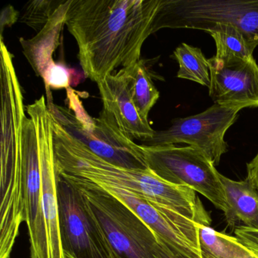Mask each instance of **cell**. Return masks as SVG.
I'll list each match as a JSON object with an SVG mask.
<instances>
[{
	"label": "cell",
	"instance_id": "ac0fdd59",
	"mask_svg": "<svg viewBox=\"0 0 258 258\" xmlns=\"http://www.w3.org/2000/svg\"><path fill=\"white\" fill-rule=\"evenodd\" d=\"M62 3L55 0H33L25 6L19 21L39 33Z\"/></svg>",
	"mask_w": 258,
	"mask_h": 258
},
{
	"label": "cell",
	"instance_id": "3957f363",
	"mask_svg": "<svg viewBox=\"0 0 258 258\" xmlns=\"http://www.w3.org/2000/svg\"><path fill=\"white\" fill-rule=\"evenodd\" d=\"M59 174L81 190L113 258H157L156 235L126 204L94 182Z\"/></svg>",
	"mask_w": 258,
	"mask_h": 258
},
{
	"label": "cell",
	"instance_id": "9c48e42d",
	"mask_svg": "<svg viewBox=\"0 0 258 258\" xmlns=\"http://www.w3.org/2000/svg\"><path fill=\"white\" fill-rule=\"evenodd\" d=\"M98 185L126 204L172 251L185 258H202L199 246L201 224L199 223L123 188Z\"/></svg>",
	"mask_w": 258,
	"mask_h": 258
},
{
	"label": "cell",
	"instance_id": "5bb4252c",
	"mask_svg": "<svg viewBox=\"0 0 258 258\" xmlns=\"http://www.w3.org/2000/svg\"><path fill=\"white\" fill-rule=\"evenodd\" d=\"M199 246L202 258H241L250 252L238 238L210 226H199Z\"/></svg>",
	"mask_w": 258,
	"mask_h": 258
},
{
	"label": "cell",
	"instance_id": "8fae6325",
	"mask_svg": "<svg viewBox=\"0 0 258 258\" xmlns=\"http://www.w3.org/2000/svg\"><path fill=\"white\" fill-rule=\"evenodd\" d=\"M131 68L121 69L97 83L103 104L102 111L111 118L120 132L132 140L149 141L155 131L140 114L131 93Z\"/></svg>",
	"mask_w": 258,
	"mask_h": 258
},
{
	"label": "cell",
	"instance_id": "603a6c76",
	"mask_svg": "<svg viewBox=\"0 0 258 258\" xmlns=\"http://www.w3.org/2000/svg\"><path fill=\"white\" fill-rule=\"evenodd\" d=\"M241 258H258V253L250 250V252H249L247 254H246L245 256H242V257Z\"/></svg>",
	"mask_w": 258,
	"mask_h": 258
},
{
	"label": "cell",
	"instance_id": "6da1fadb",
	"mask_svg": "<svg viewBox=\"0 0 258 258\" xmlns=\"http://www.w3.org/2000/svg\"><path fill=\"white\" fill-rule=\"evenodd\" d=\"M160 0H70L66 24L83 72L96 84L140 60Z\"/></svg>",
	"mask_w": 258,
	"mask_h": 258
},
{
	"label": "cell",
	"instance_id": "52a82bcc",
	"mask_svg": "<svg viewBox=\"0 0 258 258\" xmlns=\"http://www.w3.org/2000/svg\"><path fill=\"white\" fill-rule=\"evenodd\" d=\"M57 195L60 238L66 258H113L81 190L58 173Z\"/></svg>",
	"mask_w": 258,
	"mask_h": 258
},
{
	"label": "cell",
	"instance_id": "8992f818",
	"mask_svg": "<svg viewBox=\"0 0 258 258\" xmlns=\"http://www.w3.org/2000/svg\"><path fill=\"white\" fill-rule=\"evenodd\" d=\"M149 170L175 185L189 187L206 198L227 217L229 207L216 166L191 146L141 145Z\"/></svg>",
	"mask_w": 258,
	"mask_h": 258
},
{
	"label": "cell",
	"instance_id": "30bf717a",
	"mask_svg": "<svg viewBox=\"0 0 258 258\" xmlns=\"http://www.w3.org/2000/svg\"><path fill=\"white\" fill-rule=\"evenodd\" d=\"M209 96L214 104L238 108L258 107V66L254 58H209Z\"/></svg>",
	"mask_w": 258,
	"mask_h": 258
},
{
	"label": "cell",
	"instance_id": "5b68a950",
	"mask_svg": "<svg viewBox=\"0 0 258 258\" xmlns=\"http://www.w3.org/2000/svg\"><path fill=\"white\" fill-rule=\"evenodd\" d=\"M217 24L238 28L258 46V0H160L152 34L164 29L199 30L207 32Z\"/></svg>",
	"mask_w": 258,
	"mask_h": 258
},
{
	"label": "cell",
	"instance_id": "7402d4cb",
	"mask_svg": "<svg viewBox=\"0 0 258 258\" xmlns=\"http://www.w3.org/2000/svg\"><path fill=\"white\" fill-rule=\"evenodd\" d=\"M158 244L157 246L155 254L157 258H185L182 255L178 254L175 252L172 251L168 247L165 245L164 243L158 239Z\"/></svg>",
	"mask_w": 258,
	"mask_h": 258
},
{
	"label": "cell",
	"instance_id": "7a4b0ae2",
	"mask_svg": "<svg viewBox=\"0 0 258 258\" xmlns=\"http://www.w3.org/2000/svg\"><path fill=\"white\" fill-rule=\"evenodd\" d=\"M54 146L57 171L61 174L98 185L123 188L173 210L199 224H211L209 214L192 188L167 182L149 169H126L107 162L71 135L55 119Z\"/></svg>",
	"mask_w": 258,
	"mask_h": 258
},
{
	"label": "cell",
	"instance_id": "cb8c5ba5",
	"mask_svg": "<svg viewBox=\"0 0 258 258\" xmlns=\"http://www.w3.org/2000/svg\"><path fill=\"white\" fill-rule=\"evenodd\" d=\"M253 252H254V251H253ZM256 253H257V252H256Z\"/></svg>",
	"mask_w": 258,
	"mask_h": 258
},
{
	"label": "cell",
	"instance_id": "9a60e30c",
	"mask_svg": "<svg viewBox=\"0 0 258 258\" xmlns=\"http://www.w3.org/2000/svg\"><path fill=\"white\" fill-rule=\"evenodd\" d=\"M214 39L217 46L215 56L219 58L237 57L252 59L256 46L242 32L230 25L217 24L207 31Z\"/></svg>",
	"mask_w": 258,
	"mask_h": 258
},
{
	"label": "cell",
	"instance_id": "d6986e66",
	"mask_svg": "<svg viewBox=\"0 0 258 258\" xmlns=\"http://www.w3.org/2000/svg\"><path fill=\"white\" fill-rule=\"evenodd\" d=\"M46 96H47V105H52V93L51 89H62L67 90L72 82L71 73L67 67L61 64H54L49 68L43 78Z\"/></svg>",
	"mask_w": 258,
	"mask_h": 258
},
{
	"label": "cell",
	"instance_id": "ffe728a7",
	"mask_svg": "<svg viewBox=\"0 0 258 258\" xmlns=\"http://www.w3.org/2000/svg\"><path fill=\"white\" fill-rule=\"evenodd\" d=\"M19 19V13L12 6H7L3 10L1 13V39H3V32L6 27H11Z\"/></svg>",
	"mask_w": 258,
	"mask_h": 258
},
{
	"label": "cell",
	"instance_id": "4fadbf2b",
	"mask_svg": "<svg viewBox=\"0 0 258 258\" xmlns=\"http://www.w3.org/2000/svg\"><path fill=\"white\" fill-rule=\"evenodd\" d=\"M229 212L226 217L229 226L243 223L244 227L258 230V193L250 181H235L220 174Z\"/></svg>",
	"mask_w": 258,
	"mask_h": 258
},
{
	"label": "cell",
	"instance_id": "ba28073f",
	"mask_svg": "<svg viewBox=\"0 0 258 258\" xmlns=\"http://www.w3.org/2000/svg\"><path fill=\"white\" fill-rule=\"evenodd\" d=\"M238 108L214 104L203 112L172 120L168 129L155 131L149 146L184 143L203 153L215 166L228 152L225 134L238 117Z\"/></svg>",
	"mask_w": 258,
	"mask_h": 258
},
{
	"label": "cell",
	"instance_id": "44dd1931",
	"mask_svg": "<svg viewBox=\"0 0 258 258\" xmlns=\"http://www.w3.org/2000/svg\"><path fill=\"white\" fill-rule=\"evenodd\" d=\"M247 178L258 193V152L247 164Z\"/></svg>",
	"mask_w": 258,
	"mask_h": 258
},
{
	"label": "cell",
	"instance_id": "277c9868",
	"mask_svg": "<svg viewBox=\"0 0 258 258\" xmlns=\"http://www.w3.org/2000/svg\"><path fill=\"white\" fill-rule=\"evenodd\" d=\"M66 90L70 110L55 104L47 106L54 119L71 135L110 164L134 170L149 169L141 145L122 134L103 111L98 117H90L78 93L72 87Z\"/></svg>",
	"mask_w": 258,
	"mask_h": 258
},
{
	"label": "cell",
	"instance_id": "2e32d148",
	"mask_svg": "<svg viewBox=\"0 0 258 258\" xmlns=\"http://www.w3.org/2000/svg\"><path fill=\"white\" fill-rule=\"evenodd\" d=\"M173 56L179 64L178 78L209 87V64L201 49L183 43L176 48Z\"/></svg>",
	"mask_w": 258,
	"mask_h": 258
},
{
	"label": "cell",
	"instance_id": "7c38bea8",
	"mask_svg": "<svg viewBox=\"0 0 258 258\" xmlns=\"http://www.w3.org/2000/svg\"><path fill=\"white\" fill-rule=\"evenodd\" d=\"M70 0L63 1L46 26L31 40L21 38L24 54L37 76L44 78L49 68L55 64L53 53L60 44V35L66 25V16Z\"/></svg>",
	"mask_w": 258,
	"mask_h": 258
},
{
	"label": "cell",
	"instance_id": "e0dca14e",
	"mask_svg": "<svg viewBox=\"0 0 258 258\" xmlns=\"http://www.w3.org/2000/svg\"><path fill=\"white\" fill-rule=\"evenodd\" d=\"M131 93L137 110L145 119H147L154 105L160 97L143 60L140 59L131 68Z\"/></svg>",
	"mask_w": 258,
	"mask_h": 258
}]
</instances>
